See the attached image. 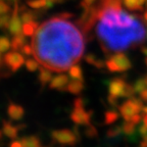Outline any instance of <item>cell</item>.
<instances>
[{"instance_id":"1","label":"cell","mask_w":147,"mask_h":147,"mask_svg":"<svg viewBox=\"0 0 147 147\" xmlns=\"http://www.w3.org/2000/svg\"><path fill=\"white\" fill-rule=\"evenodd\" d=\"M32 47L35 59L42 67L62 73L82 58L85 39L76 25L58 16L38 27L32 37Z\"/></svg>"},{"instance_id":"2","label":"cell","mask_w":147,"mask_h":147,"mask_svg":"<svg viewBox=\"0 0 147 147\" xmlns=\"http://www.w3.org/2000/svg\"><path fill=\"white\" fill-rule=\"evenodd\" d=\"M98 9L96 35L105 53L123 52L144 42L141 18L125 11L121 0H100Z\"/></svg>"},{"instance_id":"3","label":"cell","mask_w":147,"mask_h":147,"mask_svg":"<svg viewBox=\"0 0 147 147\" xmlns=\"http://www.w3.org/2000/svg\"><path fill=\"white\" fill-rule=\"evenodd\" d=\"M131 61L124 52H115L106 60V67L113 73H121L130 69Z\"/></svg>"},{"instance_id":"4","label":"cell","mask_w":147,"mask_h":147,"mask_svg":"<svg viewBox=\"0 0 147 147\" xmlns=\"http://www.w3.org/2000/svg\"><path fill=\"white\" fill-rule=\"evenodd\" d=\"M144 105H143L142 99L136 98L133 96L127 101H125L124 103L119 106V113L125 121H130L135 115L140 113Z\"/></svg>"},{"instance_id":"5","label":"cell","mask_w":147,"mask_h":147,"mask_svg":"<svg viewBox=\"0 0 147 147\" xmlns=\"http://www.w3.org/2000/svg\"><path fill=\"white\" fill-rule=\"evenodd\" d=\"M71 119L78 125H90L91 113L84 108V103L81 98H77L74 102V110L71 115Z\"/></svg>"},{"instance_id":"6","label":"cell","mask_w":147,"mask_h":147,"mask_svg":"<svg viewBox=\"0 0 147 147\" xmlns=\"http://www.w3.org/2000/svg\"><path fill=\"white\" fill-rule=\"evenodd\" d=\"M51 137L54 141L61 145H69L73 146L79 140V136L77 132H74L69 129H61V130H55L51 133Z\"/></svg>"},{"instance_id":"7","label":"cell","mask_w":147,"mask_h":147,"mask_svg":"<svg viewBox=\"0 0 147 147\" xmlns=\"http://www.w3.org/2000/svg\"><path fill=\"white\" fill-rule=\"evenodd\" d=\"M3 62L5 63L7 67L13 73L16 71L22 65H24L26 62L25 57H24L23 53H20L18 51H10L6 53L3 57Z\"/></svg>"},{"instance_id":"8","label":"cell","mask_w":147,"mask_h":147,"mask_svg":"<svg viewBox=\"0 0 147 147\" xmlns=\"http://www.w3.org/2000/svg\"><path fill=\"white\" fill-rule=\"evenodd\" d=\"M127 83L123 80L122 78H115L113 79L108 84V90H109V95L121 98L124 97L125 90H126Z\"/></svg>"},{"instance_id":"9","label":"cell","mask_w":147,"mask_h":147,"mask_svg":"<svg viewBox=\"0 0 147 147\" xmlns=\"http://www.w3.org/2000/svg\"><path fill=\"white\" fill-rule=\"evenodd\" d=\"M69 83V77L67 75H64V74H60V75L53 77L51 82L49 83V87L51 89L58 90V91H64V90H67Z\"/></svg>"},{"instance_id":"10","label":"cell","mask_w":147,"mask_h":147,"mask_svg":"<svg viewBox=\"0 0 147 147\" xmlns=\"http://www.w3.org/2000/svg\"><path fill=\"white\" fill-rule=\"evenodd\" d=\"M7 113H8L9 117L11 119H13V121H20L25 115V109L21 105L11 102V103H9L8 108H7Z\"/></svg>"},{"instance_id":"11","label":"cell","mask_w":147,"mask_h":147,"mask_svg":"<svg viewBox=\"0 0 147 147\" xmlns=\"http://www.w3.org/2000/svg\"><path fill=\"white\" fill-rule=\"evenodd\" d=\"M2 132L6 137L11 138V139H16L18 137V129L14 125H12L11 123L4 122L2 126Z\"/></svg>"},{"instance_id":"12","label":"cell","mask_w":147,"mask_h":147,"mask_svg":"<svg viewBox=\"0 0 147 147\" xmlns=\"http://www.w3.org/2000/svg\"><path fill=\"white\" fill-rule=\"evenodd\" d=\"M84 88V83L83 80H78V79H73L69 81V85H67V91L71 92V94H79L82 92Z\"/></svg>"},{"instance_id":"13","label":"cell","mask_w":147,"mask_h":147,"mask_svg":"<svg viewBox=\"0 0 147 147\" xmlns=\"http://www.w3.org/2000/svg\"><path fill=\"white\" fill-rule=\"evenodd\" d=\"M26 45V38L24 34H18L13 36L11 41V48L13 49L14 51H18L22 50L24 46Z\"/></svg>"},{"instance_id":"14","label":"cell","mask_w":147,"mask_h":147,"mask_svg":"<svg viewBox=\"0 0 147 147\" xmlns=\"http://www.w3.org/2000/svg\"><path fill=\"white\" fill-rule=\"evenodd\" d=\"M146 0H123L124 5L130 10H142Z\"/></svg>"},{"instance_id":"15","label":"cell","mask_w":147,"mask_h":147,"mask_svg":"<svg viewBox=\"0 0 147 147\" xmlns=\"http://www.w3.org/2000/svg\"><path fill=\"white\" fill-rule=\"evenodd\" d=\"M50 69H46V67H42L40 69V71H39V76H38V79H39L40 83H41L42 85H46V84H48V83L51 82L52 80V74H51Z\"/></svg>"},{"instance_id":"16","label":"cell","mask_w":147,"mask_h":147,"mask_svg":"<svg viewBox=\"0 0 147 147\" xmlns=\"http://www.w3.org/2000/svg\"><path fill=\"white\" fill-rule=\"evenodd\" d=\"M38 24L36 21H31L28 23H24L23 25V34L26 36H33L36 30L38 29Z\"/></svg>"},{"instance_id":"17","label":"cell","mask_w":147,"mask_h":147,"mask_svg":"<svg viewBox=\"0 0 147 147\" xmlns=\"http://www.w3.org/2000/svg\"><path fill=\"white\" fill-rule=\"evenodd\" d=\"M21 141L23 147H42L40 140L35 136H28L23 138Z\"/></svg>"},{"instance_id":"18","label":"cell","mask_w":147,"mask_h":147,"mask_svg":"<svg viewBox=\"0 0 147 147\" xmlns=\"http://www.w3.org/2000/svg\"><path fill=\"white\" fill-rule=\"evenodd\" d=\"M117 119H119V113L115 109L107 110L105 113V115H104V122H105L106 125L113 124L115 122H117Z\"/></svg>"},{"instance_id":"19","label":"cell","mask_w":147,"mask_h":147,"mask_svg":"<svg viewBox=\"0 0 147 147\" xmlns=\"http://www.w3.org/2000/svg\"><path fill=\"white\" fill-rule=\"evenodd\" d=\"M85 59H86V61H87L88 63H90L91 65H94V67H98V69H102L104 65H106V63H104L102 60L99 59L98 57H96V56H95V55H93V54L87 55V56L85 57Z\"/></svg>"},{"instance_id":"20","label":"cell","mask_w":147,"mask_h":147,"mask_svg":"<svg viewBox=\"0 0 147 147\" xmlns=\"http://www.w3.org/2000/svg\"><path fill=\"white\" fill-rule=\"evenodd\" d=\"M28 5L31 8L40 9V8H49L48 0H29Z\"/></svg>"},{"instance_id":"21","label":"cell","mask_w":147,"mask_h":147,"mask_svg":"<svg viewBox=\"0 0 147 147\" xmlns=\"http://www.w3.org/2000/svg\"><path fill=\"white\" fill-rule=\"evenodd\" d=\"M135 126L132 122H129V121H125V123L123 124V133L126 134L127 136H130V137H133L136 133V129Z\"/></svg>"},{"instance_id":"22","label":"cell","mask_w":147,"mask_h":147,"mask_svg":"<svg viewBox=\"0 0 147 147\" xmlns=\"http://www.w3.org/2000/svg\"><path fill=\"white\" fill-rule=\"evenodd\" d=\"M69 77L71 79H78V80H83V71L81 69V67L79 65H73L71 67V69H69Z\"/></svg>"},{"instance_id":"23","label":"cell","mask_w":147,"mask_h":147,"mask_svg":"<svg viewBox=\"0 0 147 147\" xmlns=\"http://www.w3.org/2000/svg\"><path fill=\"white\" fill-rule=\"evenodd\" d=\"M11 47V42L6 36H0V52H6Z\"/></svg>"},{"instance_id":"24","label":"cell","mask_w":147,"mask_h":147,"mask_svg":"<svg viewBox=\"0 0 147 147\" xmlns=\"http://www.w3.org/2000/svg\"><path fill=\"white\" fill-rule=\"evenodd\" d=\"M134 89H135L136 93H139V94L142 91H144L145 89H147V83L145 78L139 79V80L136 81V83L134 84Z\"/></svg>"},{"instance_id":"25","label":"cell","mask_w":147,"mask_h":147,"mask_svg":"<svg viewBox=\"0 0 147 147\" xmlns=\"http://www.w3.org/2000/svg\"><path fill=\"white\" fill-rule=\"evenodd\" d=\"M25 65L28 71H35L39 69V62L36 59H33V58H28L25 62Z\"/></svg>"},{"instance_id":"26","label":"cell","mask_w":147,"mask_h":147,"mask_svg":"<svg viewBox=\"0 0 147 147\" xmlns=\"http://www.w3.org/2000/svg\"><path fill=\"white\" fill-rule=\"evenodd\" d=\"M123 133V127L122 126H115L110 128L107 132V137L109 138H115L119 136Z\"/></svg>"},{"instance_id":"27","label":"cell","mask_w":147,"mask_h":147,"mask_svg":"<svg viewBox=\"0 0 147 147\" xmlns=\"http://www.w3.org/2000/svg\"><path fill=\"white\" fill-rule=\"evenodd\" d=\"M9 22H10V16L8 14L0 16V29H8Z\"/></svg>"},{"instance_id":"28","label":"cell","mask_w":147,"mask_h":147,"mask_svg":"<svg viewBox=\"0 0 147 147\" xmlns=\"http://www.w3.org/2000/svg\"><path fill=\"white\" fill-rule=\"evenodd\" d=\"M10 10V7L7 4L6 2L0 0V16H3V14H7V12Z\"/></svg>"},{"instance_id":"29","label":"cell","mask_w":147,"mask_h":147,"mask_svg":"<svg viewBox=\"0 0 147 147\" xmlns=\"http://www.w3.org/2000/svg\"><path fill=\"white\" fill-rule=\"evenodd\" d=\"M21 52L23 53V54H25V56H32V55H33V47H32V45H28V44H26L23 48H22Z\"/></svg>"},{"instance_id":"30","label":"cell","mask_w":147,"mask_h":147,"mask_svg":"<svg viewBox=\"0 0 147 147\" xmlns=\"http://www.w3.org/2000/svg\"><path fill=\"white\" fill-rule=\"evenodd\" d=\"M86 134H87L88 137H94V136L97 135V131L94 127L88 125V129H87V131H86Z\"/></svg>"},{"instance_id":"31","label":"cell","mask_w":147,"mask_h":147,"mask_svg":"<svg viewBox=\"0 0 147 147\" xmlns=\"http://www.w3.org/2000/svg\"><path fill=\"white\" fill-rule=\"evenodd\" d=\"M138 133H139V135L142 136V137H144V136L147 135V126H145L144 124H142L140 127H139V129H138Z\"/></svg>"},{"instance_id":"32","label":"cell","mask_w":147,"mask_h":147,"mask_svg":"<svg viewBox=\"0 0 147 147\" xmlns=\"http://www.w3.org/2000/svg\"><path fill=\"white\" fill-rule=\"evenodd\" d=\"M142 117H141L140 113H138V115H134V117H132V119H130L129 122H132L134 125H138L139 123L141 122V119H142Z\"/></svg>"},{"instance_id":"33","label":"cell","mask_w":147,"mask_h":147,"mask_svg":"<svg viewBox=\"0 0 147 147\" xmlns=\"http://www.w3.org/2000/svg\"><path fill=\"white\" fill-rule=\"evenodd\" d=\"M95 0H82V6L84 7V8H87V7H90L92 6V5L94 4Z\"/></svg>"},{"instance_id":"34","label":"cell","mask_w":147,"mask_h":147,"mask_svg":"<svg viewBox=\"0 0 147 147\" xmlns=\"http://www.w3.org/2000/svg\"><path fill=\"white\" fill-rule=\"evenodd\" d=\"M139 95H140V98L142 99L143 101L147 102V89H145L144 91H142Z\"/></svg>"},{"instance_id":"35","label":"cell","mask_w":147,"mask_h":147,"mask_svg":"<svg viewBox=\"0 0 147 147\" xmlns=\"http://www.w3.org/2000/svg\"><path fill=\"white\" fill-rule=\"evenodd\" d=\"M10 147H23L22 141H18V140L12 141L11 144H10Z\"/></svg>"},{"instance_id":"36","label":"cell","mask_w":147,"mask_h":147,"mask_svg":"<svg viewBox=\"0 0 147 147\" xmlns=\"http://www.w3.org/2000/svg\"><path fill=\"white\" fill-rule=\"evenodd\" d=\"M140 147H147V135L143 137L142 141L140 142Z\"/></svg>"},{"instance_id":"37","label":"cell","mask_w":147,"mask_h":147,"mask_svg":"<svg viewBox=\"0 0 147 147\" xmlns=\"http://www.w3.org/2000/svg\"><path fill=\"white\" fill-rule=\"evenodd\" d=\"M142 53L145 55V62H146V65H147V48H143Z\"/></svg>"},{"instance_id":"38","label":"cell","mask_w":147,"mask_h":147,"mask_svg":"<svg viewBox=\"0 0 147 147\" xmlns=\"http://www.w3.org/2000/svg\"><path fill=\"white\" fill-rule=\"evenodd\" d=\"M142 121H143V124H144L145 126H147V113H144V115H143V117H142Z\"/></svg>"},{"instance_id":"39","label":"cell","mask_w":147,"mask_h":147,"mask_svg":"<svg viewBox=\"0 0 147 147\" xmlns=\"http://www.w3.org/2000/svg\"><path fill=\"white\" fill-rule=\"evenodd\" d=\"M144 16V20H145V22H146V23H147V10L144 12V16Z\"/></svg>"},{"instance_id":"40","label":"cell","mask_w":147,"mask_h":147,"mask_svg":"<svg viewBox=\"0 0 147 147\" xmlns=\"http://www.w3.org/2000/svg\"><path fill=\"white\" fill-rule=\"evenodd\" d=\"M142 111H143L144 113H147V106H144V107H143Z\"/></svg>"},{"instance_id":"41","label":"cell","mask_w":147,"mask_h":147,"mask_svg":"<svg viewBox=\"0 0 147 147\" xmlns=\"http://www.w3.org/2000/svg\"><path fill=\"white\" fill-rule=\"evenodd\" d=\"M2 62V57H1V52H0V64Z\"/></svg>"},{"instance_id":"42","label":"cell","mask_w":147,"mask_h":147,"mask_svg":"<svg viewBox=\"0 0 147 147\" xmlns=\"http://www.w3.org/2000/svg\"><path fill=\"white\" fill-rule=\"evenodd\" d=\"M1 133H3L2 131H0V138H1Z\"/></svg>"},{"instance_id":"43","label":"cell","mask_w":147,"mask_h":147,"mask_svg":"<svg viewBox=\"0 0 147 147\" xmlns=\"http://www.w3.org/2000/svg\"><path fill=\"white\" fill-rule=\"evenodd\" d=\"M145 80H146V83H147V76L145 77Z\"/></svg>"},{"instance_id":"44","label":"cell","mask_w":147,"mask_h":147,"mask_svg":"<svg viewBox=\"0 0 147 147\" xmlns=\"http://www.w3.org/2000/svg\"><path fill=\"white\" fill-rule=\"evenodd\" d=\"M146 37H147V31H146Z\"/></svg>"}]
</instances>
